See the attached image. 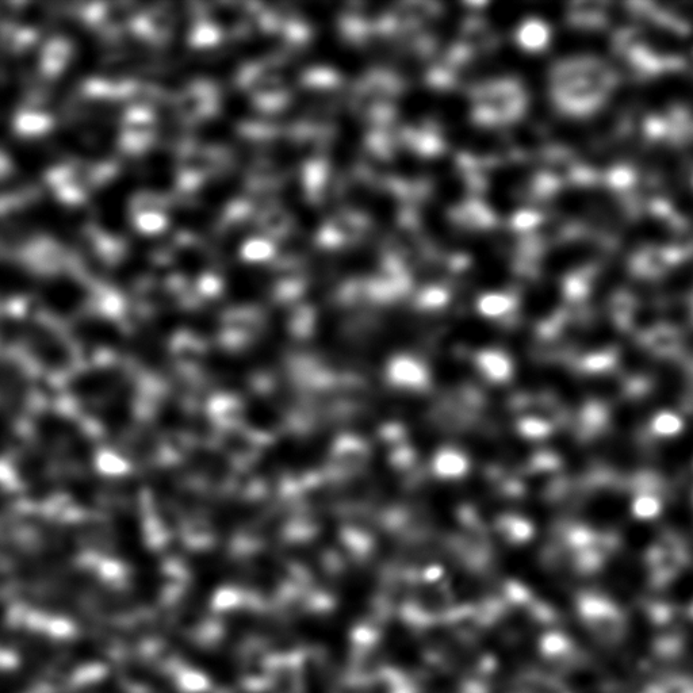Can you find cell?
<instances>
[{
	"mask_svg": "<svg viewBox=\"0 0 693 693\" xmlns=\"http://www.w3.org/2000/svg\"><path fill=\"white\" fill-rule=\"evenodd\" d=\"M553 82L558 106L572 114H585L600 105L614 79L599 61L574 59L558 64Z\"/></svg>",
	"mask_w": 693,
	"mask_h": 693,
	"instance_id": "obj_1",
	"label": "cell"
},
{
	"mask_svg": "<svg viewBox=\"0 0 693 693\" xmlns=\"http://www.w3.org/2000/svg\"><path fill=\"white\" fill-rule=\"evenodd\" d=\"M76 394L84 407L97 413L103 423L120 424L128 416L130 393L125 379L111 371L88 373L76 384Z\"/></svg>",
	"mask_w": 693,
	"mask_h": 693,
	"instance_id": "obj_2",
	"label": "cell"
},
{
	"mask_svg": "<svg viewBox=\"0 0 693 693\" xmlns=\"http://www.w3.org/2000/svg\"><path fill=\"white\" fill-rule=\"evenodd\" d=\"M390 381L400 388L417 389L427 382V371L416 359L397 356L389 363Z\"/></svg>",
	"mask_w": 693,
	"mask_h": 693,
	"instance_id": "obj_3",
	"label": "cell"
},
{
	"mask_svg": "<svg viewBox=\"0 0 693 693\" xmlns=\"http://www.w3.org/2000/svg\"><path fill=\"white\" fill-rule=\"evenodd\" d=\"M453 218L463 227L473 229L492 228L496 224V216L480 201H469L461 208L453 210Z\"/></svg>",
	"mask_w": 693,
	"mask_h": 693,
	"instance_id": "obj_4",
	"label": "cell"
},
{
	"mask_svg": "<svg viewBox=\"0 0 693 693\" xmlns=\"http://www.w3.org/2000/svg\"><path fill=\"white\" fill-rule=\"evenodd\" d=\"M516 40L528 52H541L549 44L550 30L539 19H527L516 33Z\"/></svg>",
	"mask_w": 693,
	"mask_h": 693,
	"instance_id": "obj_5",
	"label": "cell"
},
{
	"mask_svg": "<svg viewBox=\"0 0 693 693\" xmlns=\"http://www.w3.org/2000/svg\"><path fill=\"white\" fill-rule=\"evenodd\" d=\"M467 459L459 451L447 449L436 455L435 472L442 478H458L467 472Z\"/></svg>",
	"mask_w": 693,
	"mask_h": 693,
	"instance_id": "obj_6",
	"label": "cell"
},
{
	"mask_svg": "<svg viewBox=\"0 0 693 693\" xmlns=\"http://www.w3.org/2000/svg\"><path fill=\"white\" fill-rule=\"evenodd\" d=\"M478 363L482 373L493 381H505L512 373V366L509 359L499 351L482 352Z\"/></svg>",
	"mask_w": 693,
	"mask_h": 693,
	"instance_id": "obj_7",
	"label": "cell"
},
{
	"mask_svg": "<svg viewBox=\"0 0 693 693\" xmlns=\"http://www.w3.org/2000/svg\"><path fill=\"white\" fill-rule=\"evenodd\" d=\"M513 300L507 294L489 293L478 301V309L486 317H499L512 309Z\"/></svg>",
	"mask_w": 693,
	"mask_h": 693,
	"instance_id": "obj_8",
	"label": "cell"
},
{
	"mask_svg": "<svg viewBox=\"0 0 693 693\" xmlns=\"http://www.w3.org/2000/svg\"><path fill=\"white\" fill-rule=\"evenodd\" d=\"M327 164L324 162H312L309 163L305 168V183L308 187L309 194L316 197L324 186L325 179H327Z\"/></svg>",
	"mask_w": 693,
	"mask_h": 693,
	"instance_id": "obj_9",
	"label": "cell"
},
{
	"mask_svg": "<svg viewBox=\"0 0 693 693\" xmlns=\"http://www.w3.org/2000/svg\"><path fill=\"white\" fill-rule=\"evenodd\" d=\"M304 82L309 87H335L340 83V78L338 74H335L329 68H315V70H310L304 76Z\"/></svg>",
	"mask_w": 693,
	"mask_h": 693,
	"instance_id": "obj_10",
	"label": "cell"
},
{
	"mask_svg": "<svg viewBox=\"0 0 693 693\" xmlns=\"http://www.w3.org/2000/svg\"><path fill=\"white\" fill-rule=\"evenodd\" d=\"M541 221L539 214L534 212H520L512 217L511 225L515 231H528V229L536 227Z\"/></svg>",
	"mask_w": 693,
	"mask_h": 693,
	"instance_id": "obj_11",
	"label": "cell"
},
{
	"mask_svg": "<svg viewBox=\"0 0 693 693\" xmlns=\"http://www.w3.org/2000/svg\"><path fill=\"white\" fill-rule=\"evenodd\" d=\"M447 298L449 296L444 290L439 289V287H432L421 294L420 304L426 308H439V306L446 304Z\"/></svg>",
	"mask_w": 693,
	"mask_h": 693,
	"instance_id": "obj_12",
	"label": "cell"
},
{
	"mask_svg": "<svg viewBox=\"0 0 693 693\" xmlns=\"http://www.w3.org/2000/svg\"><path fill=\"white\" fill-rule=\"evenodd\" d=\"M657 431L662 435L675 434L680 430V421L672 415H662L656 421Z\"/></svg>",
	"mask_w": 693,
	"mask_h": 693,
	"instance_id": "obj_13",
	"label": "cell"
},
{
	"mask_svg": "<svg viewBox=\"0 0 693 693\" xmlns=\"http://www.w3.org/2000/svg\"><path fill=\"white\" fill-rule=\"evenodd\" d=\"M658 511V503L650 497H642L635 504V513L642 518H650V516L656 515Z\"/></svg>",
	"mask_w": 693,
	"mask_h": 693,
	"instance_id": "obj_14",
	"label": "cell"
},
{
	"mask_svg": "<svg viewBox=\"0 0 693 693\" xmlns=\"http://www.w3.org/2000/svg\"><path fill=\"white\" fill-rule=\"evenodd\" d=\"M271 254H273V248L266 241H256L247 251V255L252 259L268 258Z\"/></svg>",
	"mask_w": 693,
	"mask_h": 693,
	"instance_id": "obj_15",
	"label": "cell"
},
{
	"mask_svg": "<svg viewBox=\"0 0 693 693\" xmlns=\"http://www.w3.org/2000/svg\"><path fill=\"white\" fill-rule=\"evenodd\" d=\"M524 432L526 435L539 436L545 432V426L541 423H536V421H527L524 423Z\"/></svg>",
	"mask_w": 693,
	"mask_h": 693,
	"instance_id": "obj_16",
	"label": "cell"
}]
</instances>
